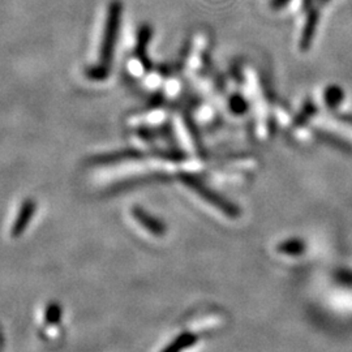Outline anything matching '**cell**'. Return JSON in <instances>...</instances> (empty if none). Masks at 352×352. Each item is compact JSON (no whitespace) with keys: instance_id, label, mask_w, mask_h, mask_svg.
I'll return each instance as SVG.
<instances>
[{"instance_id":"cell-1","label":"cell","mask_w":352,"mask_h":352,"mask_svg":"<svg viewBox=\"0 0 352 352\" xmlns=\"http://www.w3.org/2000/svg\"><path fill=\"white\" fill-rule=\"evenodd\" d=\"M120 21H122V4L119 1H113L110 8H109L106 28H104L103 39H102L100 63L89 68L87 71V75H88L90 80L101 81V80H104L110 74L115 43H116L118 34H119V28H120Z\"/></svg>"},{"instance_id":"cell-2","label":"cell","mask_w":352,"mask_h":352,"mask_svg":"<svg viewBox=\"0 0 352 352\" xmlns=\"http://www.w3.org/2000/svg\"><path fill=\"white\" fill-rule=\"evenodd\" d=\"M187 182H188L189 184H190L193 188L196 189L197 192H200V195H202L206 200L212 201V204H214L215 206H218L219 209H222L223 212H226V213L230 214V215H234V214L236 213V210H235L234 206H231V205H230L228 202L225 201L223 199H221V197H218L217 195H214V192L209 190L206 187H204L201 183H199V182H196V180H193V179H187Z\"/></svg>"},{"instance_id":"cell-10","label":"cell","mask_w":352,"mask_h":352,"mask_svg":"<svg viewBox=\"0 0 352 352\" xmlns=\"http://www.w3.org/2000/svg\"><path fill=\"white\" fill-rule=\"evenodd\" d=\"M321 3H327V1H330V0H320Z\"/></svg>"},{"instance_id":"cell-4","label":"cell","mask_w":352,"mask_h":352,"mask_svg":"<svg viewBox=\"0 0 352 352\" xmlns=\"http://www.w3.org/2000/svg\"><path fill=\"white\" fill-rule=\"evenodd\" d=\"M344 100V91L338 85H330L327 87L324 93V101L329 109L334 110L340 106Z\"/></svg>"},{"instance_id":"cell-6","label":"cell","mask_w":352,"mask_h":352,"mask_svg":"<svg viewBox=\"0 0 352 352\" xmlns=\"http://www.w3.org/2000/svg\"><path fill=\"white\" fill-rule=\"evenodd\" d=\"M151 37V29L149 26H142L139 33V43H138V51H139L141 59H145L146 56V46L149 45Z\"/></svg>"},{"instance_id":"cell-9","label":"cell","mask_w":352,"mask_h":352,"mask_svg":"<svg viewBox=\"0 0 352 352\" xmlns=\"http://www.w3.org/2000/svg\"><path fill=\"white\" fill-rule=\"evenodd\" d=\"M340 122H344L352 126V115H340Z\"/></svg>"},{"instance_id":"cell-7","label":"cell","mask_w":352,"mask_h":352,"mask_svg":"<svg viewBox=\"0 0 352 352\" xmlns=\"http://www.w3.org/2000/svg\"><path fill=\"white\" fill-rule=\"evenodd\" d=\"M316 110H317V109H316L315 104H314L312 102H307V103L304 104V107H302L300 113L298 115V118H296V120H295V124H296V126H302V124H304V123L316 113Z\"/></svg>"},{"instance_id":"cell-5","label":"cell","mask_w":352,"mask_h":352,"mask_svg":"<svg viewBox=\"0 0 352 352\" xmlns=\"http://www.w3.org/2000/svg\"><path fill=\"white\" fill-rule=\"evenodd\" d=\"M228 107H230V111L235 115H244L248 111L250 106L243 96L234 94L228 101Z\"/></svg>"},{"instance_id":"cell-3","label":"cell","mask_w":352,"mask_h":352,"mask_svg":"<svg viewBox=\"0 0 352 352\" xmlns=\"http://www.w3.org/2000/svg\"><path fill=\"white\" fill-rule=\"evenodd\" d=\"M318 11L317 10H312L311 12L308 13L305 25L302 29V39H300V47L302 51L308 50L314 38H315L316 32H317V25H318Z\"/></svg>"},{"instance_id":"cell-8","label":"cell","mask_w":352,"mask_h":352,"mask_svg":"<svg viewBox=\"0 0 352 352\" xmlns=\"http://www.w3.org/2000/svg\"><path fill=\"white\" fill-rule=\"evenodd\" d=\"M289 0H272V8L274 10H279L282 7H285Z\"/></svg>"}]
</instances>
